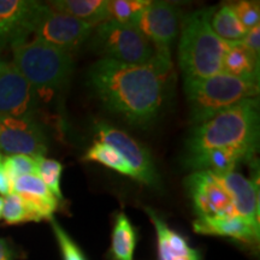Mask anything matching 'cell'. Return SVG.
Here are the masks:
<instances>
[{
    "instance_id": "6da1fadb",
    "label": "cell",
    "mask_w": 260,
    "mask_h": 260,
    "mask_svg": "<svg viewBox=\"0 0 260 260\" xmlns=\"http://www.w3.org/2000/svg\"><path fill=\"white\" fill-rule=\"evenodd\" d=\"M160 64L132 65L102 58L90 67L88 82L110 112L135 125H148L160 112L167 77Z\"/></svg>"
},
{
    "instance_id": "7a4b0ae2",
    "label": "cell",
    "mask_w": 260,
    "mask_h": 260,
    "mask_svg": "<svg viewBox=\"0 0 260 260\" xmlns=\"http://www.w3.org/2000/svg\"><path fill=\"white\" fill-rule=\"evenodd\" d=\"M259 141V100L247 99L230 107L191 130L186 157L218 148L243 149L255 154Z\"/></svg>"
},
{
    "instance_id": "3957f363",
    "label": "cell",
    "mask_w": 260,
    "mask_h": 260,
    "mask_svg": "<svg viewBox=\"0 0 260 260\" xmlns=\"http://www.w3.org/2000/svg\"><path fill=\"white\" fill-rule=\"evenodd\" d=\"M214 10L216 8L197 10L182 19L178 61L184 81L222 73L223 58L230 42L222 40L211 27Z\"/></svg>"
},
{
    "instance_id": "277c9868",
    "label": "cell",
    "mask_w": 260,
    "mask_h": 260,
    "mask_svg": "<svg viewBox=\"0 0 260 260\" xmlns=\"http://www.w3.org/2000/svg\"><path fill=\"white\" fill-rule=\"evenodd\" d=\"M190 122L200 124L247 99L259 95V82L219 73L205 79L184 81Z\"/></svg>"
},
{
    "instance_id": "5b68a950",
    "label": "cell",
    "mask_w": 260,
    "mask_h": 260,
    "mask_svg": "<svg viewBox=\"0 0 260 260\" xmlns=\"http://www.w3.org/2000/svg\"><path fill=\"white\" fill-rule=\"evenodd\" d=\"M14 67L35 92H53L63 88L74 70L71 53L40 40L22 42L12 47Z\"/></svg>"
},
{
    "instance_id": "8992f818",
    "label": "cell",
    "mask_w": 260,
    "mask_h": 260,
    "mask_svg": "<svg viewBox=\"0 0 260 260\" xmlns=\"http://www.w3.org/2000/svg\"><path fill=\"white\" fill-rule=\"evenodd\" d=\"M92 34L93 46L103 58L132 65L160 64L171 69V64L158 59L151 42L132 23L106 19L94 28Z\"/></svg>"
},
{
    "instance_id": "52a82bcc",
    "label": "cell",
    "mask_w": 260,
    "mask_h": 260,
    "mask_svg": "<svg viewBox=\"0 0 260 260\" xmlns=\"http://www.w3.org/2000/svg\"><path fill=\"white\" fill-rule=\"evenodd\" d=\"M181 23L182 12L177 5L168 2H151L132 24L151 42L158 59L171 64V45L176 40Z\"/></svg>"
},
{
    "instance_id": "ba28073f",
    "label": "cell",
    "mask_w": 260,
    "mask_h": 260,
    "mask_svg": "<svg viewBox=\"0 0 260 260\" xmlns=\"http://www.w3.org/2000/svg\"><path fill=\"white\" fill-rule=\"evenodd\" d=\"M198 218H229L239 217L233 195L218 174L212 171H194L184 180Z\"/></svg>"
},
{
    "instance_id": "9c48e42d",
    "label": "cell",
    "mask_w": 260,
    "mask_h": 260,
    "mask_svg": "<svg viewBox=\"0 0 260 260\" xmlns=\"http://www.w3.org/2000/svg\"><path fill=\"white\" fill-rule=\"evenodd\" d=\"M94 28L92 24L58 12L45 4L32 32L37 40L71 53L92 37Z\"/></svg>"
},
{
    "instance_id": "30bf717a",
    "label": "cell",
    "mask_w": 260,
    "mask_h": 260,
    "mask_svg": "<svg viewBox=\"0 0 260 260\" xmlns=\"http://www.w3.org/2000/svg\"><path fill=\"white\" fill-rule=\"evenodd\" d=\"M99 142L112 146L125 159L133 171V178L146 186L160 189L159 176L154 160L148 149L118 128L104 122L95 123Z\"/></svg>"
},
{
    "instance_id": "8fae6325",
    "label": "cell",
    "mask_w": 260,
    "mask_h": 260,
    "mask_svg": "<svg viewBox=\"0 0 260 260\" xmlns=\"http://www.w3.org/2000/svg\"><path fill=\"white\" fill-rule=\"evenodd\" d=\"M0 152L45 157L47 138L34 118H0Z\"/></svg>"
},
{
    "instance_id": "7c38bea8",
    "label": "cell",
    "mask_w": 260,
    "mask_h": 260,
    "mask_svg": "<svg viewBox=\"0 0 260 260\" xmlns=\"http://www.w3.org/2000/svg\"><path fill=\"white\" fill-rule=\"evenodd\" d=\"M38 106V93L8 63L0 73V118H34Z\"/></svg>"
},
{
    "instance_id": "4fadbf2b",
    "label": "cell",
    "mask_w": 260,
    "mask_h": 260,
    "mask_svg": "<svg viewBox=\"0 0 260 260\" xmlns=\"http://www.w3.org/2000/svg\"><path fill=\"white\" fill-rule=\"evenodd\" d=\"M44 6L34 0H0V48L24 42Z\"/></svg>"
},
{
    "instance_id": "5bb4252c",
    "label": "cell",
    "mask_w": 260,
    "mask_h": 260,
    "mask_svg": "<svg viewBox=\"0 0 260 260\" xmlns=\"http://www.w3.org/2000/svg\"><path fill=\"white\" fill-rule=\"evenodd\" d=\"M11 190L28 204L39 220L53 219V213L58 209L59 201L38 175L16 178L11 182Z\"/></svg>"
},
{
    "instance_id": "9a60e30c",
    "label": "cell",
    "mask_w": 260,
    "mask_h": 260,
    "mask_svg": "<svg viewBox=\"0 0 260 260\" xmlns=\"http://www.w3.org/2000/svg\"><path fill=\"white\" fill-rule=\"evenodd\" d=\"M195 233L201 235L230 237L247 245H256L259 241V224L242 217L229 218H197L193 222Z\"/></svg>"
},
{
    "instance_id": "2e32d148",
    "label": "cell",
    "mask_w": 260,
    "mask_h": 260,
    "mask_svg": "<svg viewBox=\"0 0 260 260\" xmlns=\"http://www.w3.org/2000/svg\"><path fill=\"white\" fill-rule=\"evenodd\" d=\"M218 175L233 195L237 216L259 224V195L254 182L236 171Z\"/></svg>"
},
{
    "instance_id": "e0dca14e",
    "label": "cell",
    "mask_w": 260,
    "mask_h": 260,
    "mask_svg": "<svg viewBox=\"0 0 260 260\" xmlns=\"http://www.w3.org/2000/svg\"><path fill=\"white\" fill-rule=\"evenodd\" d=\"M222 73L239 79L258 82L259 59L241 44V41L230 42L223 58Z\"/></svg>"
},
{
    "instance_id": "ac0fdd59",
    "label": "cell",
    "mask_w": 260,
    "mask_h": 260,
    "mask_svg": "<svg viewBox=\"0 0 260 260\" xmlns=\"http://www.w3.org/2000/svg\"><path fill=\"white\" fill-rule=\"evenodd\" d=\"M107 0H54L47 3L51 9L63 12L96 27L106 21Z\"/></svg>"
},
{
    "instance_id": "d6986e66",
    "label": "cell",
    "mask_w": 260,
    "mask_h": 260,
    "mask_svg": "<svg viewBox=\"0 0 260 260\" xmlns=\"http://www.w3.org/2000/svg\"><path fill=\"white\" fill-rule=\"evenodd\" d=\"M138 241L134 225L124 213L116 217L112 230L111 255L113 260H133Z\"/></svg>"
},
{
    "instance_id": "ffe728a7",
    "label": "cell",
    "mask_w": 260,
    "mask_h": 260,
    "mask_svg": "<svg viewBox=\"0 0 260 260\" xmlns=\"http://www.w3.org/2000/svg\"><path fill=\"white\" fill-rule=\"evenodd\" d=\"M211 27L222 40L226 42L241 41L248 31L237 18L235 10L230 4L216 8L211 17Z\"/></svg>"
},
{
    "instance_id": "44dd1931",
    "label": "cell",
    "mask_w": 260,
    "mask_h": 260,
    "mask_svg": "<svg viewBox=\"0 0 260 260\" xmlns=\"http://www.w3.org/2000/svg\"><path fill=\"white\" fill-rule=\"evenodd\" d=\"M83 160L100 162V164L105 165V167L112 169L119 174L133 177V171L128 162L125 161V159L112 146L104 144V142H94L92 147L84 154Z\"/></svg>"
},
{
    "instance_id": "7402d4cb",
    "label": "cell",
    "mask_w": 260,
    "mask_h": 260,
    "mask_svg": "<svg viewBox=\"0 0 260 260\" xmlns=\"http://www.w3.org/2000/svg\"><path fill=\"white\" fill-rule=\"evenodd\" d=\"M151 4L148 0H107L106 19L133 23V21Z\"/></svg>"
},
{
    "instance_id": "603a6c76",
    "label": "cell",
    "mask_w": 260,
    "mask_h": 260,
    "mask_svg": "<svg viewBox=\"0 0 260 260\" xmlns=\"http://www.w3.org/2000/svg\"><path fill=\"white\" fill-rule=\"evenodd\" d=\"M2 218L8 224L40 222L28 204L16 193H10L4 198Z\"/></svg>"
},
{
    "instance_id": "cb8c5ba5",
    "label": "cell",
    "mask_w": 260,
    "mask_h": 260,
    "mask_svg": "<svg viewBox=\"0 0 260 260\" xmlns=\"http://www.w3.org/2000/svg\"><path fill=\"white\" fill-rule=\"evenodd\" d=\"M61 172H63V165L59 161L45 157L38 158L37 175L46 184L51 193L57 198L59 203L64 199L60 189Z\"/></svg>"
},
{
    "instance_id": "d4e9b609",
    "label": "cell",
    "mask_w": 260,
    "mask_h": 260,
    "mask_svg": "<svg viewBox=\"0 0 260 260\" xmlns=\"http://www.w3.org/2000/svg\"><path fill=\"white\" fill-rule=\"evenodd\" d=\"M4 168L10 181L12 182L16 178L27 175H37L38 158L24 154L6 155L4 157Z\"/></svg>"
},
{
    "instance_id": "484cf974",
    "label": "cell",
    "mask_w": 260,
    "mask_h": 260,
    "mask_svg": "<svg viewBox=\"0 0 260 260\" xmlns=\"http://www.w3.org/2000/svg\"><path fill=\"white\" fill-rule=\"evenodd\" d=\"M51 222L52 229H53L54 235L57 237L58 245H59L63 260H87L84 253L81 251L80 247L68 235V233L65 232L63 228L59 225V223L54 219H51Z\"/></svg>"
},
{
    "instance_id": "4316f807",
    "label": "cell",
    "mask_w": 260,
    "mask_h": 260,
    "mask_svg": "<svg viewBox=\"0 0 260 260\" xmlns=\"http://www.w3.org/2000/svg\"><path fill=\"white\" fill-rule=\"evenodd\" d=\"M237 18L240 19L243 27L247 30L259 24L260 21V6L259 2H249V0H242L237 2L233 5Z\"/></svg>"
},
{
    "instance_id": "83f0119b",
    "label": "cell",
    "mask_w": 260,
    "mask_h": 260,
    "mask_svg": "<svg viewBox=\"0 0 260 260\" xmlns=\"http://www.w3.org/2000/svg\"><path fill=\"white\" fill-rule=\"evenodd\" d=\"M241 44L248 50L253 56L259 59L260 56V27L259 24L251 29H248L245 38L241 40Z\"/></svg>"
},
{
    "instance_id": "f1b7e54d",
    "label": "cell",
    "mask_w": 260,
    "mask_h": 260,
    "mask_svg": "<svg viewBox=\"0 0 260 260\" xmlns=\"http://www.w3.org/2000/svg\"><path fill=\"white\" fill-rule=\"evenodd\" d=\"M10 193H12L11 181H10L8 174H6L4 168V157H3L2 152H0V195L6 197Z\"/></svg>"
},
{
    "instance_id": "f546056e",
    "label": "cell",
    "mask_w": 260,
    "mask_h": 260,
    "mask_svg": "<svg viewBox=\"0 0 260 260\" xmlns=\"http://www.w3.org/2000/svg\"><path fill=\"white\" fill-rule=\"evenodd\" d=\"M16 251L12 243L8 239L0 237V260H14Z\"/></svg>"
},
{
    "instance_id": "4dcf8cb0",
    "label": "cell",
    "mask_w": 260,
    "mask_h": 260,
    "mask_svg": "<svg viewBox=\"0 0 260 260\" xmlns=\"http://www.w3.org/2000/svg\"><path fill=\"white\" fill-rule=\"evenodd\" d=\"M174 260H200V255H199V252H198L197 249L190 248L189 252L184 253V254H182V255L175 256Z\"/></svg>"
},
{
    "instance_id": "1f68e13d",
    "label": "cell",
    "mask_w": 260,
    "mask_h": 260,
    "mask_svg": "<svg viewBox=\"0 0 260 260\" xmlns=\"http://www.w3.org/2000/svg\"><path fill=\"white\" fill-rule=\"evenodd\" d=\"M2 48H0V73H2V70L3 69H4V68H5V65L6 64H8V63H6V61L4 60V59H3V56H2Z\"/></svg>"
},
{
    "instance_id": "d6a6232c",
    "label": "cell",
    "mask_w": 260,
    "mask_h": 260,
    "mask_svg": "<svg viewBox=\"0 0 260 260\" xmlns=\"http://www.w3.org/2000/svg\"><path fill=\"white\" fill-rule=\"evenodd\" d=\"M3 207H4V198L0 197V218H2L3 214Z\"/></svg>"
}]
</instances>
